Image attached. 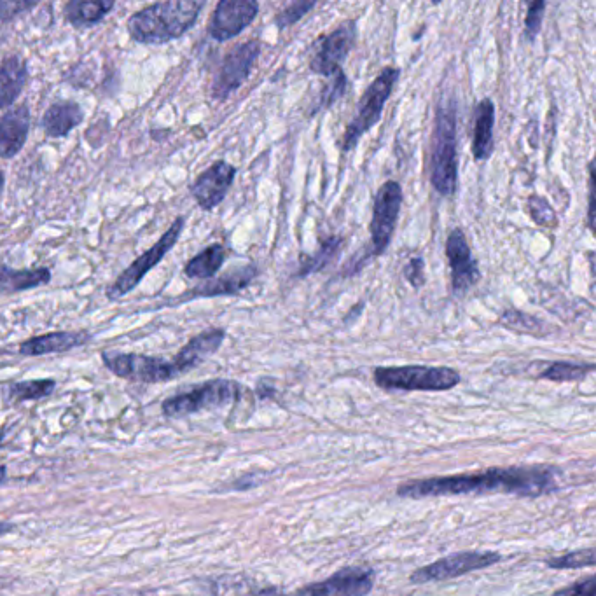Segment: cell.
<instances>
[{"label":"cell","instance_id":"cell-25","mask_svg":"<svg viewBox=\"0 0 596 596\" xmlns=\"http://www.w3.org/2000/svg\"><path fill=\"white\" fill-rule=\"evenodd\" d=\"M51 271L48 268H34V270H13L9 266H0V292L30 291L41 285L49 284Z\"/></svg>","mask_w":596,"mask_h":596},{"label":"cell","instance_id":"cell-14","mask_svg":"<svg viewBox=\"0 0 596 596\" xmlns=\"http://www.w3.org/2000/svg\"><path fill=\"white\" fill-rule=\"evenodd\" d=\"M375 586V572L366 567H347L322 583L308 584L298 596H366Z\"/></svg>","mask_w":596,"mask_h":596},{"label":"cell","instance_id":"cell-9","mask_svg":"<svg viewBox=\"0 0 596 596\" xmlns=\"http://www.w3.org/2000/svg\"><path fill=\"white\" fill-rule=\"evenodd\" d=\"M402 188L396 181H389L378 189L373 207V219L369 224L371 233V254L382 256L389 249L396 231L397 219L401 214Z\"/></svg>","mask_w":596,"mask_h":596},{"label":"cell","instance_id":"cell-33","mask_svg":"<svg viewBox=\"0 0 596 596\" xmlns=\"http://www.w3.org/2000/svg\"><path fill=\"white\" fill-rule=\"evenodd\" d=\"M331 77H333V81H331L329 86H326V88L322 90L319 104L315 105V111H322V109L333 107V105L345 95V91H347V76H345L343 70H338V72Z\"/></svg>","mask_w":596,"mask_h":596},{"label":"cell","instance_id":"cell-29","mask_svg":"<svg viewBox=\"0 0 596 596\" xmlns=\"http://www.w3.org/2000/svg\"><path fill=\"white\" fill-rule=\"evenodd\" d=\"M499 324L509 329V331H514V333L532 334L535 338H541L546 334V326H544L542 320L535 319L532 315L520 312L516 308H509L506 312H502L499 317Z\"/></svg>","mask_w":596,"mask_h":596},{"label":"cell","instance_id":"cell-20","mask_svg":"<svg viewBox=\"0 0 596 596\" xmlns=\"http://www.w3.org/2000/svg\"><path fill=\"white\" fill-rule=\"evenodd\" d=\"M91 340L88 333H69V331H58V333L41 334L30 340L23 341L20 345L21 355L25 357H41V355L62 354L74 348L84 347Z\"/></svg>","mask_w":596,"mask_h":596},{"label":"cell","instance_id":"cell-10","mask_svg":"<svg viewBox=\"0 0 596 596\" xmlns=\"http://www.w3.org/2000/svg\"><path fill=\"white\" fill-rule=\"evenodd\" d=\"M502 556L493 551H464L458 555L446 556L437 562L430 563L427 567L415 570L409 581L415 584L436 583V581H448L455 577L465 576L469 572L488 569L495 563H499Z\"/></svg>","mask_w":596,"mask_h":596},{"label":"cell","instance_id":"cell-36","mask_svg":"<svg viewBox=\"0 0 596 596\" xmlns=\"http://www.w3.org/2000/svg\"><path fill=\"white\" fill-rule=\"evenodd\" d=\"M39 6V2L27 0H0V21H13L16 16L32 11Z\"/></svg>","mask_w":596,"mask_h":596},{"label":"cell","instance_id":"cell-41","mask_svg":"<svg viewBox=\"0 0 596 596\" xmlns=\"http://www.w3.org/2000/svg\"><path fill=\"white\" fill-rule=\"evenodd\" d=\"M13 530V523H7V521H0V535L11 534Z\"/></svg>","mask_w":596,"mask_h":596},{"label":"cell","instance_id":"cell-22","mask_svg":"<svg viewBox=\"0 0 596 596\" xmlns=\"http://www.w3.org/2000/svg\"><path fill=\"white\" fill-rule=\"evenodd\" d=\"M493 128H495V105L492 100H481L474 112L472 128V156L476 161H488L493 154Z\"/></svg>","mask_w":596,"mask_h":596},{"label":"cell","instance_id":"cell-5","mask_svg":"<svg viewBox=\"0 0 596 596\" xmlns=\"http://www.w3.org/2000/svg\"><path fill=\"white\" fill-rule=\"evenodd\" d=\"M373 380L380 389L404 390V392H444L457 387L460 373L441 366H392L376 368Z\"/></svg>","mask_w":596,"mask_h":596},{"label":"cell","instance_id":"cell-44","mask_svg":"<svg viewBox=\"0 0 596 596\" xmlns=\"http://www.w3.org/2000/svg\"><path fill=\"white\" fill-rule=\"evenodd\" d=\"M2 441H4V432L0 430V444H2Z\"/></svg>","mask_w":596,"mask_h":596},{"label":"cell","instance_id":"cell-40","mask_svg":"<svg viewBox=\"0 0 596 596\" xmlns=\"http://www.w3.org/2000/svg\"><path fill=\"white\" fill-rule=\"evenodd\" d=\"M240 596H287L282 591L277 590V588H261V590H254L249 591V593H245V595Z\"/></svg>","mask_w":596,"mask_h":596},{"label":"cell","instance_id":"cell-32","mask_svg":"<svg viewBox=\"0 0 596 596\" xmlns=\"http://www.w3.org/2000/svg\"><path fill=\"white\" fill-rule=\"evenodd\" d=\"M549 569H583V567H595V551L586 549V551H576L569 555L555 556L546 560Z\"/></svg>","mask_w":596,"mask_h":596},{"label":"cell","instance_id":"cell-37","mask_svg":"<svg viewBox=\"0 0 596 596\" xmlns=\"http://www.w3.org/2000/svg\"><path fill=\"white\" fill-rule=\"evenodd\" d=\"M404 277L408 280L411 287L422 289L425 285V263L422 257H413L406 268H404Z\"/></svg>","mask_w":596,"mask_h":596},{"label":"cell","instance_id":"cell-4","mask_svg":"<svg viewBox=\"0 0 596 596\" xmlns=\"http://www.w3.org/2000/svg\"><path fill=\"white\" fill-rule=\"evenodd\" d=\"M401 77V70L397 67H387L382 70V74L376 77L373 83L369 84L368 90L362 95L357 114L350 121L343 142H341V151L350 153L355 147L359 146L362 137L373 130L383 116L385 104L392 97V91L396 88L397 81Z\"/></svg>","mask_w":596,"mask_h":596},{"label":"cell","instance_id":"cell-11","mask_svg":"<svg viewBox=\"0 0 596 596\" xmlns=\"http://www.w3.org/2000/svg\"><path fill=\"white\" fill-rule=\"evenodd\" d=\"M261 55V44L259 41L243 42L236 46L229 53L221 69L215 74L214 83H212V98L217 102L228 100L231 93L242 88L243 83L249 79L250 72L254 69L257 56Z\"/></svg>","mask_w":596,"mask_h":596},{"label":"cell","instance_id":"cell-3","mask_svg":"<svg viewBox=\"0 0 596 596\" xmlns=\"http://www.w3.org/2000/svg\"><path fill=\"white\" fill-rule=\"evenodd\" d=\"M457 104L441 100L430 154V184L441 196H453L458 186Z\"/></svg>","mask_w":596,"mask_h":596},{"label":"cell","instance_id":"cell-39","mask_svg":"<svg viewBox=\"0 0 596 596\" xmlns=\"http://www.w3.org/2000/svg\"><path fill=\"white\" fill-rule=\"evenodd\" d=\"M590 179H588V228L593 231L595 229V163L591 161L590 167Z\"/></svg>","mask_w":596,"mask_h":596},{"label":"cell","instance_id":"cell-28","mask_svg":"<svg viewBox=\"0 0 596 596\" xmlns=\"http://www.w3.org/2000/svg\"><path fill=\"white\" fill-rule=\"evenodd\" d=\"M595 371L593 364H574V362H551L548 368L539 373L541 380L549 382H581Z\"/></svg>","mask_w":596,"mask_h":596},{"label":"cell","instance_id":"cell-35","mask_svg":"<svg viewBox=\"0 0 596 596\" xmlns=\"http://www.w3.org/2000/svg\"><path fill=\"white\" fill-rule=\"evenodd\" d=\"M546 7L548 4L544 0H537L528 6L527 18H525V37L530 42H535L537 35L541 34Z\"/></svg>","mask_w":596,"mask_h":596},{"label":"cell","instance_id":"cell-42","mask_svg":"<svg viewBox=\"0 0 596 596\" xmlns=\"http://www.w3.org/2000/svg\"><path fill=\"white\" fill-rule=\"evenodd\" d=\"M6 476H7L6 467H0V483H2V481H4V479H6Z\"/></svg>","mask_w":596,"mask_h":596},{"label":"cell","instance_id":"cell-19","mask_svg":"<svg viewBox=\"0 0 596 596\" xmlns=\"http://www.w3.org/2000/svg\"><path fill=\"white\" fill-rule=\"evenodd\" d=\"M226 340V331L224 329H207L198 334L195 338L188 341L186 347H182L181 352L175 355V368L179 369L181 375H186L191 369L198 368L201 362L207 361L210 355H214L222 343Z\"/></svg>","mask_w":596,"mask_h":596},{"label":"cell","instance_id":"cell-8","mask_svg":"<svg viewBox=\"0 0 596 596\" xmlns=\"http://www.w3.org/2000/svg\"><path fill=\"white\" fill-rule=\"evenodd\" d=\"M102 361L111 373L132 382L165 383L181 376L174 361L151 355L104 352Z\"/></svg>","mask_w":596,"mask_h":596},{"label":"cell","instance_id":"cell-38","mask_svg":"<svg viewBox=\"0 0 596 596\" xmlns=\"http://www.w3.org/2000/svg\"><path fill=\"white\" fill-rule=\"evenodd\" d=\"M555 596H596V579L595 576H590L584 581L572 584L565 590L558 591Z\"/></svg>","mask_w":596,"mask_h":596},{"label":"cell","instance_id":"cell-43","mask_svg":"<svg viewBox=\"0 0 596 596\" xmlns=\"http://www.w3.org/2000/svg\"><path fill=\"white\" fill-rule=\"evenodd\" d=\"M4 181H6V179H4V174L0 172V193H2V189H4Z\"/></svg>","mask_w":596,"mask_h":596},{"label":"cell","instance_id":"cell-17","mask_svg":"<svg viewBox=\"0 0 596 596\" xmlns=\"http://www.w3.org/2000/svg\"><path fill=\"white\" fill-rule=\"evenodd\" d=\"M256 266H243L240 270L231 271L228 275L215 280H205L191 291L184 292L181 298L175 299L174 303H182L195 298H215V296H236L243 289H247L252 280L256 278Z\"/></svg>","mask_w":596,"mask_h":596},{"label":"cell","instance_id":"cell-31","mask_svg":"<svg viewBox=\"0 0 596 596\" xmlns=\"http://www.w3.org/2000/svg\"><path fill=\"white\" fill-rule=\"evenodd\" d=\"M527 208L535 224H539L542 228H558V215L546 198L537 195L528 196Z\"/></svg>","mask_w":596,"mask_h":596},{"label":"cell","instance_id":"cell-6","mask_svg":"<svg viewBox=\"0 0 596 596\" xmlns=\"http://www.w3.org/2000/svg\"><path fill=\"white\" fill-rule=\"evenodd\" d=\"M240 396H242L240 383L233 380H210L188 392L168 397L167 401L161 404V411L168 418H182L203 409L228 406L231 402L238 401Z\"/></svg>","mask_w":596,"mask_h":596},{"label":"cell","instance_id":"cell-21","mask_svg":"<svg viewBox=\"0 0 596 596\" xmlns=\"http://www.w3.org/2000/svg\"><path fill=\"white\" fill-rule=\"evenodd\" d=\"M84 121L81 105L72 100H60L42 116L41 126L49 139H63Z\"/></svg>","mask_w":596,"mask_h":596},{"label":"cell","instance_id":"cell-7","mask_svg":"<svg viewBox=\"0 0 596 596\" xmlns=\"http://www.w3.org/2000/svg\"><path fill=\"white\" fill-rule=\"evenodd\" d=\"M184 224H186V219H184V217H177L174 224L163 233L160 240L154 243L153 247L147 250L146 254L137 257V259H135V261H133V263L130 264L118 278H116V282H112V284L107 287V298L114 301V299L125 298L126 294H130V292L144 280L147 273L153 270V268H156V266L165 259L168 252L174 249L175 243L179 242V238H181Z\"/></svg>","mask_w":596,"mask_h":596},{"label":"cell","instance_id":"cell-18","mask_svg":"<svg viewBox=\"0 0 596 596\" xmlns=\"http://www.w3.org/2000/svg\"><path fill=\"white\" fill-rule=\"evenodd\" d=\"M30 111L25 104L14 107L0 118V158L11 160L27 144Z\"/></svg>","mask_w":596,"mask_h":596},{"label":"cell","instance_id":"cell-12","mask_svg":"<svg viewBox=\"0 0 596 596\" xmlns=\"http://www.w3.org/2000/svg\"><path fill=\"white\" fill-rule=\"evenodd\" d=\"M259 14L256 0H221L208 23V35L217 42H226L242 34Z\"/></svg>","mask_w":596,"mask_h":596},{"label":"cell","instance_id":"cell-2","mask_svg":"<svg viewBox=\"0 0 596 596\" xmlns=\"http://www.w3.org/2000/svg\"><path fill=\"white\" fill-rule=\"evenodd\" d=\"M203 7V0L156 2L133 13L126 28L139 44H167L195 27Z\"/></svg>","mask_w":596,"mask_h":596},{"label":"cell","instance_id":"cell-23","mask_svg":"<svg viewBox=\"0 0 596 596\" xmlns=\"http://www.w3.org/2000/svg\"><path fill=\"white\" fill-rule=\"evenodd\" d=\"M28 81V65L20 55L6 58L0 65V111L20 97Z\"/></svg>","mask_w":596,"mask_h":596},{"label":"cell","instance_id":"cell-13","mask_svg":"<svg viewBox=\"0 0 596 596\" xmlns=\"http://www.w3.org/2000/svg\"><path fill=\"white\" fill-rule=\"evenodd\" d=\"M355 41H357V23L354 20L343 23L334 30L333 34L327 35L326 39L320 42L319 51L310 62V70L317 76H334L338 70H343L341 65L352 53Z\"/></svg>","mask_w":596,"mask_h":596},{"label":"cell","instance_id":"cell-1","mask_svg":"<svg viewBox=\"0 0 596 596\" xmlns=\"http://www.w3.org/2000/svg\"><path fill=\"white\" fill-rule=\"evenodd\" d=\"M558 488V472L553 467H493L486 472L453 474L439 478L416 479L397 488L404 499L448 497L471 493H511L518 497H541Z\"/></svg>","mask_w":596,"mask_h":596},{"label":"cell","instance_id":"cell-27","mask_svg":"<svg viewBox=\"0 0 596 596\" xmlns=\"http://www.w3.org/2000/svg\"><path fill=\"white\" fill-rule=\"evenodd\" d=\"M341 245H343V238L331 236L326 242L320 243L319 252L315 256H301V270L298 277H310L313 273L324 270L334 257L340 254Z\"/></svg>","mask_w":596,"mask_h":596},{"label":"cell","instance_id":"cell-26","mask_svg":"<svg viewBox=\"0 0 596 596\" xmlns=\"http://www.w3.org/2000/svg\"><path fill=\"white\" fill-rule=\"evenodd\" d=\"M226 261V249L221 243H212L207 249L201 250L193 259H189L184 275L195 280H210L214 278L222 264Z\"/></svg>","mask_w":596,"mask_h":596},{"label":"cell","instance_id":"cell-34","mask_svg":"<svg viewBox=\"0 0 596 596\" xmlns=\"http://www.w3.org/2000/svg\"><path fill=\"white\" fill-rule=\"evenodd\" d=\"M317 6L315 0H308V2H292L289 6L285 7L284 11H280L277 16L278 30H285L287 27H291L294 23H298L308 11H312L313 7Z\"/></svg>","mask_w":596,"mask_h":596},{"label":"cell","instance_id":"cell-16","mask_svg":"<svg viewBox=\"0 0 596 596\" xmlns=\"http://www.w3.org/2000/svg\"><path fill=\"white\" fill-rule=\"evenodd\" d=\"M235 177L236 168L231 163L215 161L212 167L196 177L189 191L201 210L212 212L228 195Z\"/></svg>","mask_w":596,"mask_h":596},{"label":"cell","instance_id":"cell-30","mask_svg":"<svg viewBox=\"0 0 596 596\" xmlns=\"http://www.w3.org/2000/svg\"><path fill=\"white\" fill-rule=\"evenodd\" d=\"M55 389V380H30V382L13 383L7 389V396L13 402L37 401L51 396Z\"/></svg>","mask_w":596,"mask_h":596},{"label":"cell","instance_id":"cell-24","mask_svg":"<svg viewBox=\"0 0 596 596\" xmlns=\"http://www.w3.org/2000/svg\"><path fill=\"white\" fill-rule=\"evenodd\" d=\"M114 0H70L65 4V20L74 28H90L104 20Z\"/></svg>","mask_w":596,"mask_h":596},{"label":"cell","instance_id":"cell-15","mask_svg":"<svg viewBox=\"0 0 596 596\" xmlns=\"http://www.w3.org/2000/svg\"><path fill=\"white\" fill-rule=\"evenodd\" d=\"M446 257L450 261L453 294L464 296L465 292L478 284L481 273L462 229H453L448 235Z\"/></svg>","mask_w":596,"mask_h":596}]
</instances>
